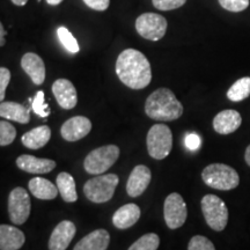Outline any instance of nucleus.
Here are the masks:
<instances>
[{"label":"nucleus","instance_id":"0eeeda50","mask_svg":"<svg viewBox=\"0 0 250 250\" xmlns=\"http://www.w3.org/2000/svg\"><path fill=\"white\" fill-rule=\"evenodd\" d=\"M120 156V147L116 145H105L93 149L86 156L83 167L88 174L100 175L114 166Z\"/></svg>","mask_w":250,"mask_h":250},{"label":"nucleus","instance_id":"bb28decb","mask_svg":"<svg viewBox=\"0 0 250 250\" xmlns=\"http://www.w3.org/2000/svg\"><path fill=\"white\" fill-rule=\"evenodd\" d=\"M57 35L59 42L62 43V45L64 46L70 54H78V52L80 51L79 43L77 42L76 37L73 36V34H72L66 27H59L57 29Z\"/></svg>","mask_w":250,"mask_h":250},{"label":"nucleus","instance_id":"72a5a7b5","mask_svg":"<svg viewBox=\"0 0 250 250\" xmlns=\"http://www.w3.org/2000/svg\"><path fill=\"white\" fill-rule=\"evenodd\" d=\"M184 144H186L188 149H190V151H196V149L201 147L202 142L198 134L188 133L186 136V139H184Z\"/></svg>","mask_w":250,"mask_h":250},{"label":"nucleus","instance_id":"9d476101","mask_svg":"<svg viewBox=\"0 0 250 250\" xmlns=\"http://www.w3.org/2000/svg\"><path fill=\"white\" fill-rule=\"evenodd\" d=\"M164 217L170 229L182 227L188 217L187 204L180 193L173 192L168 195L164 205Z\"/></svg>","mask_w":250,"mask_h":250},{"label":"nucleus","instance_id":"c85d7f7f","mask_svg":"<svg viewBox=\"0 0 250 250\" xmlns=\"http://www.w3.org/2000/svg\"><path fill=\"white\" fill-rule=\"evenodd\" d=\"M29 101H31V108H33L34 112L36 115H39L40 117H48V115L50 114L49 111V107L44 101V92L43 90H40L37 92L35 99L31 100L29 99Z\"/></svg>","mask_w":250,"mask_h":250},{"label":"nucleus","instance_id":"1a4fd4ad","mask_svg":"<svg viewBox=\"0 0 250 250\" xmlns=\"http://www.w3.org/2000/svg\"><path fill=\"white\" fill-rule=\"evenodd\" d=\"M31 203L27 190L23 188H14L8 196L9 219L14 225L26 223L30 215Z\"/></svg>","mask_w":250,"mask_h":250},{"label":"nucleus","instance_id":"412c9836","mask_svg":"<svg viewBox=\"0 0 250 250\" xmlns=\"http://www.w3.org/2000/svg\"><path fill=\"white\" fill-rule=\"evenodd\" d=\"M0 116L5 120L27 124L30 121V110L20 103L2 101L0 104Z\"/></svg>","mask_w":250,"mask_h":250},{"label":"nucleus","instance_id":"f3484780","mask_svg":"<svg viewBox=\"0 0 250 250\" xmlns=\"http://www.w3.org/2000/svg\"><path fill=\"white\" fill-rule=\"evenodd\" d=\"M17 166L21 170L30 174H46L55 169L56 162L50 159H39L34 155L23 154L17 159Z\"/></svg>","mask_w":250,"mask_h":250},{"label":"nucleus","instance_id":"f704fd0d","mask_svg":"<svg viewBox=\"0 0 250 250\" xmlns=\"http://www.w3.org/2000/svg\"><path fill=\"white\" fill-rule=\"evenodd\" d=\"M83 2L94 11H105L109 7L110 0H83Z\"/></svg>","mask_w":250,"mask_h":250},{"label":"nucleus","instance_id":"f8f14e48","mask_svg":"<svg viewBox=\"0 0 250 250\" xmlns=\"http://www.w3.org/2000/svg\"><path fill=\"white\" fill-rule=\"evenodd\" d=\"M152 180V173L148 167L144 165L136 166L131 171L126 183V192L132 198L142 196L147 189Z\"/></svg>","mask_w":250,"mask_h":250},{"label":"nucleus","instance_id":"4c0bfd02","mask_svg":"<svg viewBox=\"0 0 250 250\" xmlns=\"http://www.w3.org/2000/svg\"><path fill=\"white\" fill-rule=\"evenodd\" d=\"M11 1L13 2L15 6H24L28 2V0H11Z\"/></svg>","mask_w":250,"mask_h":250},{"label":"nucleus","instance_id":"9b49d317","mask_svg":"<svg viewBox=\"0 0 250 250\" xmlns=\"http://www.w3.org/2000/svg\"><path fill=\"white\" fill-rule=\"evenodd\" d=\"M92 130V122L85 116H74L62 125L61 134L66 142H78Z\"/></svg>","mask_w":250,"mask_h":250},{"label":"nucleus","instance_id":"c9c22d12","mask_svg":"<svg viewBox=\"0 0 250 250\" xmlns=\"http://www.w3.org/2000/svg\"><path fill=\"white\" fill-rule=\"evenodd\" d=\"M5 35H6V31H5L4 24L0 23V46L5 45Z\"/></svg>","mask_w":250,"mask_h":250},{"label":"nucleus","instance_id":"a211bd4d","mask_svg":"<svg viewBox=\"0 0 250 250\" xmlns=\"http://www.w3.org/2000/svg\"><path fill=\"white\" fill-rule=\"evenodd\" d=\"M110 243V235L105 229H96L83 236L74 246L73 250H107Z\"/></svg>","mask_w":250,"mask_h":250},{"label":"nucleus","instance_id":"c756f323","mask_svg":"<svg viewBox=\"0 0 250 250\" xmlns=\"http://www.w3.org/2000/svg\"><path fill=\"white\" fill-rule=\"evenodd\" d=\"M188 250H215V247L208 237L196 235L190 240L189 245H188Z\"/></svg>","mask_w":250,"mask_h":250},{"label":"nucleus","instance_id":"2f4dec72","mask_svg":"<svg viewBox=\"0 0 250 250\" xmlns=\"http://www.w3.org/2000/svg\"><path fill=\"white\" fill-rule=\"evenodd\" d=\"M153 6L160 11H173L180 8L187 2V0H152Z\"/></svg>","mask_w":250,"mask_h":250},{"label":"nucleus","instance_id":"dca6fc26","mask_svg":"<svg viewBox=\"0 0 250 250\" xmlns=\"http://www.w3.org/2000/svg\"><path fill=\"white\" fill-rule=\"evenodd\" d=\"M242 117L239 111L227 109L215 115L213 129L219 134H230L241 126Z\"/></svg>","mask_w":250,"mask_h":250},{"label":"nucleus","instance_id":"f257e3e1","mask_svg":"<svg viewBox=\"0 0 250 250\" xmlns=\"http://www.w3.org/2000/svg\"><path fill=\"white\" fill-rule=\"evenodd\" d=\"M117 77L132 89H143L149 85L152 80L151 64L146 56L136 49H125L116 61Z\"/></svg>","mask_w":250,"mask_h":250},{"label":"nucleus","instance_id":"a878e982","mask_svg":"<svg viewBox=\"0 0 250 250\" xmlns=\"http://www.w3.org/2000/svg\"><path fill=\"white\" fill-rule=\"evenodd\" d=\"M159 246H160V237L158 236V234L148 233L139 237L127 250H158Z\"/></svg>","mask_w":250,"mask_h":250},{"label":"nucleus","instance_id":"6e6552de","mask_svg":"<svg viewBox=\"0 0 250 250\" xmlns=\"http://www.w3.org/2000/svg\"><path fill=\"white\" fill-rule=\"evenodd\" d=\"M167 27V20L156 13H144L136 20L137 33L149 41L161 40L166 35Z\"/></svg>","mask_w":250,"mask_h":250},{"label":"nucleus","instance_id":"4468645a","mask_svg":"<svg viewBox=\"0 0 250 250\" xmlns=\"http://www.w3.org/2000/svg\"><path fill=\"white\" fill-rule=\"evenodd\" d=\"M52 93H54L58 104L62 109H73L78 103V94L76 87L67 79H58L52 85Z\"/></svg>","mask_w":250,"mask_h":250},{"label":"nucleus","instance_id":"7ed1b4c3","mask_svg":"<svg viewBox=\"0 0 250 250\" xmlns=\"http://www.w3.org/2000/svg\"><path fill=\"white\" fill-rule=\"evenodd\" d=\"M202 179L208 187L223 191L235 189L240 183L237 171L230 166L224 164L208 165L203 170Z\"/></svg>","mask_w":250,"mask_h":250},{"label":"nucleus","instance_id":"423d86ee","mask_svg":"<svg viewBox=\"0 0 250 250\" xmlns=\"http://www.w3.org/2000/svg\"><path fill=\"white\" fill-rule=\"evenodd\" d=\"M201 205L208 227L215 232L224 230L228 223V208L223 199L215 195H206L203 197Z\"/></svg>","mask_w":250,"mask_h":250},{"label":"nucleus","instance_id":"473e14b6","mask_svg":"<svg viewBox=\"0 0 250 250\" xmlns=\"http://www.w3.org/2000/svg\"><path fill=\"white\" fill-rule=\"evenodd\" d=\"M9 81H11V72L8 68L0 67V100L4 101L6 88H7Z\"/></svg>","mask_w":250,"mask_h":250},{"label":"nucleus","instance_id":"e433bc0d","mask_svg":"<svg viewBox=\"0 0 250 250\" xmlns=\"http://www.w3.org/2000/svg\"><path fill=\"white\" fill-rule=\"evenodd\" d=\"M245 160L247 162V165L250 167V145L247 147L246 149V153H245Z\"/></svg>","mask_w":250,"mask_h":250},{"label":"nucleus","instance_id":"20e7f679","mask_svg":"<svg viewBox=\"0 0 250 250\" xmlns=\"http://www.w3.org/2000/svg\"><path fill=\"white\" fill-rule=\"evenodd\" d=\"M118 182L120 179L116 174L100 175L87 181L83 186V193L88 201L96 204L107 203L114 197Z\"/></svg>","mask_w":250,"mask_h":250},{"label":"nucleus","instance_id":"b1692460","mask_svg":"<svg viewBox=\"0 0 250 250\" xmlns=\"http://www.w3.org/2000/svg\"><path fill=\"white\" fill-rule=\"evenodd\" d=\"M57 187L62 198L67 203H74L78 199L76 181L68 173H61L57 176Z\"/></svg>","mask_w":250,"mask_h":250},{"label":"nucleus","instance_id":"f03ea898","mask_svg":"<svg viewBox=\"0 0 250 250\" xmlns=\"http://www.w3.org/2000/svg\"><path fill=\"white\" fill-rule=\"evenodd\" d=\"M145 112L149 118L160 122L179 120L183 114V105L170 89H156L145 102Z\"/></svg>","mask_w":250,"mask_h":250},{"label":"nucleus","instance_id":"ddd939ff","mask_svg":"<svg viewBox=\"0 0 250 250\" xmlns=\"http://www.w3.org/2000/svg\"><path fill=\"white\" fill-rule=\"evenodd\" d=\"M77 233V227L72 221L64 220L52 230L49 239V250H66Z\"/></svg>","mask_w":250,"mask_h":250},{"label":"nucleus","instance_id":"6ab92c4d","mask_svg":"<svg viewBox=\"0 0 250 250\" xmlns=\"http://www.w3.org/2000/svg\"><path fill=\"white\" fill-rule=\"evenodd\" d=\"M26 242L23 232L14 226H0V250H19Z\"/></svg>","mask_w":250,"mask_h":250},{"label":"nucleus","instance_id":"ea45409f","mask_svg":"<svg viewBox=\"0 0 250 250\" xmlns=\"http://www.w3.org/2000/svg\"><path fill=\"white\" fill-rule=\"evenodd\" d=\"M37 1H39V2H41V0H37Z\"/></svg>","mask_w":250,"mask_h":250},{"label":"nucleus","instance_id":"aec40b11","mask_svg":"<svg viewBox=\"0 0 250 250\" xmlns=\"http://www.w3.org/2000/svg\"><path fill=\"white\" fill-rule=\"evenodd\" d=\"M140 214H142V211L138 205H123L112 215V224L118 229H126V228L132 227L139 220Z\"/></svg>","mask_w":250,"mask_h":250},{"label":"nucleus","instance_id":"7c9ffc66","mask_svg":"<svg viewBox=\"0 0 250 250\" xmlns=\"http://www.w3.org/2000/svg\"><path fill=\"white\" fill-rule=\"evenodd\" d=\"M219 4L229 12H242L248 8L249 0H219Z\"/></svg>","mask_w":250,"mask_h":250},{"label":"nucleus","instance_id":"58836bf2","mask_svg":"<svg viewBox=\"0 0 250 250\" xmlns=\"http://www.w3.org/2000/svg\"><path fill=\"white\" fill-rule=\"evenodd\" d=\"M62 0H46V2H48L49 5H52V6H57L61 4Z\"/></svg>","mask_w":250,"mask_h":250},{"label":"nucleus","instance_id":"2eb2a0df","mask_svg":"<svg viewBox=\"0 0 250 250\" xmlns=\"http://www.w3.org/2000/svg\"><path fill=\"white\" fill-rule=\"evenodd\" d=\"M21 67L35 85H42L45 80V65L43 59L34 52H27L21 58Z\"/></svg>","mask_w":250,"mask_h":250},{"label":"nucleus","instance_id":"5701e85b","mask_svg":"<svg viewBox=\"0 0 250 250\" xmlns=\"http://www.w3.org/2000/svg\"><path fill=\"white\" fill-rule=\"evenodd\" d=\"M29 190L34 197L43 201H51L58 196V187H56L49 180L42 177H34L29 181Z\"/></svg>","mask_w":250,"mask_h":250},{"label":"nucleus","instance_id":"4be33fe9","mask_svg":"<svg viewBox=\"0 0 250 250\" xmlns=\"http://www.w3.org/2000/svg\"><path fill=\"white\" fill-rule=\"evenodd\" d=\"M50 138H51L50 127L48 125H41V126H37L24 133L21 138V142L27 148L40 149L48 144Z\"/></svg>","mask_w":250,"mask_h":250},{"label":"nucleus","instance_id":"cd10ccee","mask_svg":"<svg viewBox=\"0 0 250 250\" xmlns=\"http://www.w3.org/2000/svg\"><path fill=\"white\" fill-rule=\"evenodd\" d=\"M15 137H17V130L13 125L5 121L0 122V145L2 147L9 145L14 142Z\"/></svg>","mask_w":250,"mask_h":250},{"label":"nucleus","instance_id":"393cba45","mask_svg":"<svg viewBox=\"0 0 250 250\" xmlns=\"http://www.w3.org/2000/svg\"><path fill=\"white\" fill-rule=\"evenodd\" d=\"M250 95V78L245 77L239 79L227 90L228 100L233 102H241Z\"/></svg>","mask_w":250,"mask_h":250},{"label":"nucleus","instance_id":"39448f33","mask_svg":"<svg viewBox=\"0 0 250 250\" xmlns=\"http://www.w3.org/2000/svg\"><path fill=\"white\" fill-rule=\"evenodd\" d=\"M148 154L155 160H162L169 155L173 147V134L166 124H155L149 129L146 138Z\"/></svg>","mask_w":250,"mask_h":250}]
</instances>
